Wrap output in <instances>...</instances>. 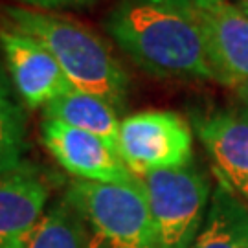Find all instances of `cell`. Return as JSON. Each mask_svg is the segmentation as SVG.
Masks as SVG:
<instances>
[{
  "instance_id": "cell-8",
  "label": "cell",
  "mask_w": 248,
  "mask_h": 248,
  "mask_svg": "<svg viewBox=\"0 0 248 248\" xmlns=\"http://www.w3.org/2000/svg\"><path fill=\"white\" fill-rule=\"evenodd\" d=\"M41 138L57 164L78 180L124 182L134 177L120 155L101 138L59 120L45 118L41 124Z\"/></svg>"
},
{
  "instance_id": "cell-14",
  "label": "cell",
  "mask_w": 248,
  "mask_h": 248,
  "mask_svg": "<svg viewBox=\"0 0 248 248\" xmlns=\"http://www.w3.org/2000/svg\"><path fill=\"white\" fill-rule=\"evenodd\" d=\"M26 149V116L13 96L11 81L0 64V171L22 164Z\"/></svg>"
},
{
  "instance_id": "cell-4",
  "label": "cell",
  "mask_w": 248,
  "mask_h": 248,
  "mask_svg": "<svg viewBox=\"0 0 248 248\" xmlns=\"http://www.w3.org/2000/svg\"><path fill=\"white\" fill-rule=\"evenodd\" d=\"M155 222L156 248H189L201 230L213 187L195 168L164 169L142 177Z\"/></svg>"
},
{
  "instance_id": "cell-17",
  "label": "cell",
  "mask_w": 248,
  "mask_h": 248,
  "mask_svg": "<svg viewBox=\"0 0 248 248\" xmlns=\"http://www.w3.org/2000/svg\"><path fill=\"white\" fill-rule=\"evenodd\" d=\"M235 92H237V98L241 99V103H243L245 108L248 110V81H245L243 85H239V87L235 89Z\"/></svg>"
},
{
  "instance_id": "cell-20",
  "label": "cell",
  "mask_w": 248,
  "mask_h": 248,
  "mask_svg": "<svg viewBox=\"0 0 248 248\" xmlns=\"http://www.w3.org/2000/svg\"><path fill=\"white\" fill-rule=\"evenodd\" d=\"M235 6L243 11V15L248 18V0H235Z\"/></svg>"
},
{
  "instance_id": "cell-11",
  "label": "cell",
  "mask_w": 248,
  "mask_h": 248,
  "mask_svg": "<svg viewBox=\"0 0 248 248\" xmlns=\"http://www.w3.org/2000/svg\"><path fill=\"white\" fill-rule=\"evenodd\" d=\"M215 177L208 212L189 248H248V206L217 169Z\"/></svg>"
},
{
  "instance_id": "cell-5",
  "label": "cell",
  "mask_w": 248,
  "mask_h": 248,
  "mask_svg": "<svg viewBox=\"0 0 248 248\" xmlns=\"http://www.w3.org/2000/svg\"><path fill=\"white\" fill-rule=\"evenodd\" d=\"M118 155L136 177L186 168L193 158V133L173 110L134 112L120 124Z\"/></svg>"
},
{
  "instance_id": "cell-2",
  "label": "cell",
  "mask_w": 248,
  "mask_h": 248,
  "mask_svg": "<svg viewBox=\"0 0 248 248\" xmlns=\"http://www.w3.org/2000/svg\"><path fill=\"white\" fill-rule=\"evenodd\" d=\"M11 26L45 46L59 62L70 85L105 99L118 110L129 90V78L105 39L78 20L28 8L6 9Z\"/></svg>"
},
{
  "instance_id": "cell-13",
  "label": "cell",
  "mask_w": 248,
  "mask_h": 248,
  "mask_svg": "<svg viewBox=\"0 0 248 248\" xmlns=\"http://www.w3.org/2000/svg\"><path fill=\"white\" fill-rule=\"evenodd\" d=\"M89 222L66 195L46 208L26 235L22 248H89Z\"/></svg>"
},
{
  "instance_id": "cell-10",
  "label": "cell",
  "mask_w": 248,
  "mask_h": 248,
  "mask_svg": "<svg viewBox=\"0 0 248 248\" xmlns=\"http://www.w3.org/2000/svg\"><path fill=\"white\" fill-rule=\"evenodd\" d=\"M197 136L215 162V169L237 186L248 180V110H217L193 118Z\"/></svg>"
},
{
  "instance_id": "cell-7",
  "label": "cell",
  "mask_w": 248,
  "mask_h": 248,
  "mask_svg": "<svg viewBox=\"0 0 248 248\" xmlns=\"http://www.w3.org/2000/svg\"><path fill=\"white\" fill-rule=\"evenodd\" d=\"M189 9L202 30L215 81L237 89L248 81V18L230 0H206Z\"/></svg>"
},
{
  "instance_id": "cell-12",
  "label": "cell",
  "mask_w": 248,
  "mask_h": 248,
  "mask_svg": "<svg viewBox=\"0 0 248 248\" xmlns=\"http://www.w3.org/2000/svg\"><path fill=\"white\" fill-rule=\"evenodd\" d=\"M45 118L59 120L62 124L94 134L101 138L114 153H118V136L122 122L118 120L116 108L108 105L105 99L74 89L46 105Z\"/></svg>"
},
{
  "instance_id": "cell-6",
  "label": "cell",
  "mask_w": 248,
  "mask_h": 248,
  "mask_svg": "<svg viewBox=\"0 0 248 248\" xmlns=\"http://www.w3.org/2000/svg\"><path fill=\"white\" fill-rule=\"evenodd\" d=\"M0 50L13 89L30 108H45L74 90L52 53L9 22L0 28Z\"/></svg>"
},
{
  "instance_id": "cell-19",
  "label": "cell",
  "mask_w": 248,
  "mask_h": 248,
  "mask_svg": "<svg viewBox=\"0 0 248 248\" xmlns=\"http://www.w3.org/2000/svg\"><path fill=\"white\" fill-rule=\"evenodd\" d=\"M233 187H235V191H239L241 195L248 201V180H245V182H241V184H237V186H233Z\"/></svg>"
},
{
  "instance_id": "cell-16",
  "label": "cell",
  "mask_w": 248,
  "mask_h": 248,
  "mask_svg": "<svg viewBox=\"0 0 248 248\" xmlns=\"http://www.w3.org/2000/svg\"><path fill=\"white\" fill-rule=\"evenodd\" d=\"M140 2H149V4H166V6H180V8H191L197 4H202L206 0H140Z\"/></svg>"
},
{
  "instance_id": "cell-9",
  "label": "cell",
  "mask_w": 248,
  "mask_h": 248,
  "mask_svg": "<svg viewBox=\"0 0 248 248\" xmlns=\"http://www.w3.org/2000/svg\"><path fill=\"white\" fill-rule=\"evenodd\" d=\"M52 186L43 169L22 162L0 171V248H22V243L46 212Z\"/></svg>"
},
{
  "instance_id": "cell-3",
  "label": "cell",
  "mask_w": 248,
  "mask_h": 248,
  "mask_svg": "<svg viewBox=\"0 0 248 248\" xmlns=\"http://www.w3.org/2000/svg\"><path fill=\"white\" fill-rule=\"evenodd\" d=\"M64 195L96 235L112 248H156L155 222L142 177L124 182L74 180Z\"/></svg>"
},
{
  "instance_id": "cell-1",
  "label": "cell",
  "mask_w": 248,
  "mask_h": 248,
  "mask_svg": "<svg viewBox=\"0 0 248 248\" xmlns=\"http://www.w3.org/2000/svg\"><path fill=\"white\" fill-rule=\"evenodd\" d=\"M105 30L147 74L215 81L202 30L189 8L127 0L110 11Z\"/></svg>"
},
{
  "instance_id": "cell-18",
  "label": "cell",
  "mask_w": 248,
  "mask_h": 248,
  "mask_svg": "<svg viewBox=\"0 0 248 248\" xmlns=\"http://www.w3.org/2000/svg\"><path fill=\"white\" fill-rule=\"evenodd\" d=\"M89 248H112V247H110L103 237H99V235H96V233H92Z\"/></svg>"
},
{
  "instance_id": "cell-15",
  "label": "cell",
  "mask_w": 248,
  "mask_h": 248,
  "mask_svg": "<svg viewBox=\"0 0 248 248\" xmlns=\"http://www.w3.org/2000/svg\"><path fill=\"white\" fill-rule=\"evenodd\" d=\"M26 4L39 6V8H59V6H76V4H87L92 0H24Z\"/></svg>"
}]
</instances>
